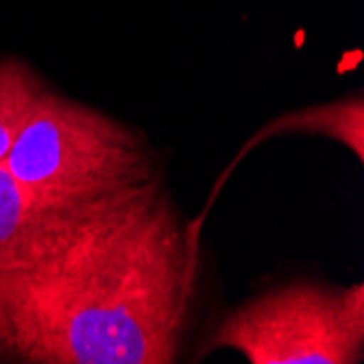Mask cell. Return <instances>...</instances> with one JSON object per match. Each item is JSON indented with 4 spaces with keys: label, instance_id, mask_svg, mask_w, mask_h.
Masks as SVG:
<instances>
[{
    "label": "cell",
    "instance_id": "6da1fadb",
    "mask_svg": "<svg viewBox=\"0 0 364 364\" xmlns=\"http://www.w3.org/2000/svg\"><path fill=\"white\" fill-rule=\"evenodd\" d=\"M196 288V242L159 177L0 277V360L173 364Z\"/></svg>",
    "mask_w": 364,
    "mask_h": 364
},
{
    "label": "cell",
    "instance_id": "7a4b0ae2",
    "mask_svg": "<svg viewBox=\"0 0 364 364\" xmlns=\"http://www.w3.org/2000/svg\"><path fill=\"white\" fill-rule=\"evenodd\" d=\"M3 164L38 203L65 214L94 212L157 179L138 131L53 90Z\"/></svg>",
    "mask_w": 364,
    "mask_h": 364
},
{
    "label": "cell",
    "instance_id": "3957f363",
    "mask_svg": "<svg viewBox=\"0 0 364 364\" xmlns=\"http://www.w3.org/2000/svg\"><path fill=\"white\" fill-rule=\"evenodd\" d=\"M234 349L249 364H358L364 360V286L290 282L223 318L208 351Z\"/></svg>",
    "mask_w": 364,
    "mask_h": 364
},
{
    "label": "cell",
    "instance_id": "277c9868",
    "mask_svg": "<svg viewBox=\"0 0 364 364\" xmlns=\"http://www.w3.org/2000/svg\"><path fill=\"white\" fill-rule=\"evenodd\" d=\"M81 216L38 203L0 161V277L42 257Z\"/></svg>",
    "mask_w": 364,
    "mask_h": 364
},
{
    "label": "cell",
    "instance_id": "5b68a950",
    "mask_svg": "<svg viewBox=\"0 0 364 364\" xmlns=\"http://www.w3.org/2000/svg\"><path fill=\"white\" fill-rule=\"evenodd\" d=\"M50 87L20 59H0V161Z\"/></svg>",
    "mask_w": 364,
    "mask_h": 364
},
{
    "label": "cell",
    "instance_id": "8992f818",
    "mask_svg": "<svg viewBox=\"0 0 364 364\" xmlns=\"http://www.w3.org/2000/svg\"><path fill=\"white\" fill-rule=\"evenodd\" d=\"M308 131V134H323L336 138L341 144L351 149L358 159H362V98H345L341 103L325 107H312L301 114L284 118L277 122L275 131Z\"/></svg>",
    "mask_w": 364,
    "mask_h": 364
}]
</instances>
